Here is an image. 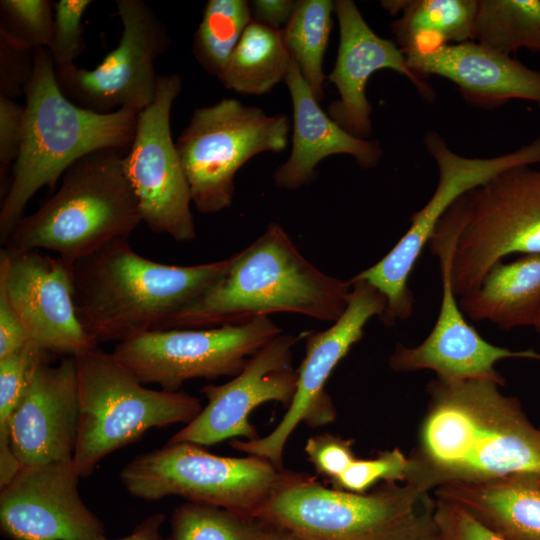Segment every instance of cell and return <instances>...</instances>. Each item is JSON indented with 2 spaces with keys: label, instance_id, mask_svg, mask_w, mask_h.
I'll return each mask as SVG.
<instances>
[{
  "label": "cell",
  "instance_id": "obj_43",
  "mask_svg": "<svg viewBox=\"0 0 540 540\" xmlns=\"http://www.w3.org/2000/svg\"><path fill=\"white\" fill-rule=\"evenodd\" d=\"M265 540H304V539L294 535L293 533L287 530L269 525V529L265 537Z\"/></svg>",
  "mask_w": 540,
  "mask_h": 540
},
{
  "label": "cell",
  "instance_id": "obj_28",
  "mask_svg": "<svg viewBox=\"0 0 540 540\" xmlns=\"http://www.w3.org/2000/svg\"><path fill=\"white\" fill-rule=\"evenodd\" d=\"M473 41L507 56L540 52V0H478Z\"/></svg>",
  "mask_w": 540,
  "mask_h": 540
},
{
  "label": "cell",
  "instance_id": "obj_45",
  "mask_svg": "<svg viewBox=\"0 0 540 540\" xmlns=\"http://www.w3.org/2000/svg\"><path fill=\"white\" fill-rule=\"evenodd\" d=\"M538 332H540V312L533 326Z\"/></svg>",
  "mask_w": 540,
  "mask_h": 540
},
{
  "label": "cell",
  "instance_id": "obj_26",
  "mask_svg": "<svg viewBox=\"0 0 540 540\" xmlns=\"http://www.w3.org/2000/svg\"><path fill=\"white\" fill-rule=\"evenodd\" d=\"M381 6L401 13L391 30L406 57L473 41L478 0H387Z\"/></svg>",
  "mask_w": 540,
  "mask_h": 540
},
{
  "label": "cell",
  "instance_id": "obj_8",
  "mask_svg": "<svg viewBox=\"0 0 540 540\" xmlns=\"http://www.w3.org/2000/svg\"><path fill=\"white\" fill-rule=\"evenodd\" d=\"M202 447L167 443L132 459L122 469L120 480L139 499L180 496L255 517L277 492L306 475L279 469L262 457H224Z\"/></svg>",
  "mask_w": 540,
  "mask_h": 540
},
{
  "label": "cell",
  "instance_id": "obj_18",
  "mask_svg": "<svg viewBox=\"0 0 540 540\" xmlns=\"http://www.w3.org/2000/svg\"><path fill=\"white\" fill-rule=\"evenodd\" d=\"M0 287L29 339L46 352L77 356L97 345L76 313L71 266L40 251H0Z\"/></svg>",
  "mask_w": 540,
  "mask_h": 540
},
{
  "label": "cell",
  "instance_id": "obj_14",
  "mask_svg": "<svg viewBox=\"0 0 540 540\" xmlns=\"http://www.w3.org/2000/svg\"><path fill=\"white\" fill-rule=\"evenodd\" d=\"M122 33L115 49L88 70L75 64L56 67L61 92L74 104L98 113L122 108L141 112L154 100L157 58L170 37L163 21L143 0H117Z\"/></svg>",
  "mask_w": 540,
  "mask_h": 540
},
{
  "label": "cell",
  "instance_id": "obj_23",
  "mask_svg": "<svg viewBox=\"0 0 540 540\" xmlns=\"http://www.w3.org/2000/svg\"><path fill=\"white\" fill-rule=\"evenodd\" d=\"M284 82L293 105V141L289 158L274 173L276 186L297 189L307 184L316 175L319 162L334 154L351 155L366 169L378 164L383 155L379 142L356 137L333 121L293 60Z\"/></svg>",
  "mask_w": 540,
  "mask_h": 540
},
{
  "label": "cell",
  "instance_id": "obj_34",
  "mask_svg": "<svg viewBox=\"0 0 540 540\" xmlns=\"http://www.w3.org/2000/svg\"><path fill=\"white\" fill-rule=\"evenodd\" d=\"M410 460L398 448L381 452L376 458L355 459L336 479L332 487L354 493H366L376 482L407 480Z\"/></svg>",
  "mask_w": 540,
  "mask_h": 540
},
{
  "label": "cell",
  "instance_id": "obj_38",
  "mask_svg": "<svg viewBox=\"0 0 540 540\" xmlns=\"http://www.w3.org/2000/svg\"><path fill=\"white\" fill-rule=\"evenodd\" d=\"M434 522L442 540H504L462 507L438 498Z\"/></svg>",
  "mask_w": 540,
  "mask_h": 540
},
{
  "label": "cell",
  "instance_id": "obj_13",
  "mask_svg": "<svg viewBox=\"0 0 540 540\" xmlns=\"http://www.w3.org/2000/svg\"><path fill=\"white\" fill-rule=\"evenodd\" d=\"M466 218V200L462 196L438 222L428 243L440 262L442 298L437 320L418 346L397 344L389 358V366L396 372L428 369L443 380L486 379L502 386L504 378L495 369L498 361L506 358L540 360V353L493 345L466 321L451 280L452 256Z\"/></svg>",
  "mask_w": 540,
  "mask_h": 540
},
{
  "label": "cell",
  "instance_id": "obj_1",
  "mask_svg": "<svg viewBox=\"0 0 540 540\" xmlns=\"http://www.w3.org/2000/svg\"><path fill=\"white\" fill-rule=\"evenodd\" d=\"M486 379L432 380L419 453L407 483L426 491L513 475L540 477V429Z\"/></svg>",
  "mask_w": 540,
  "mask_h": 540
},
{
  "label": "cell",
  "instance_id": "obj_20",
  "mask_svg": "<svg viewBox=\"0 0 540 540\" xmlns=\"http://www.w3.org/2000/svg\"><path fill=\"white\" fill-rule=\"evenodd\" d=\"M339 23V47L335 65L327 78L336 86L339 99L328 106L330 118L350 134L372 136V105L366 86L373 73L382 69L406 77L424 100L432 101L435 91L407 65L406 56L389 39L377 35L352 0L334 1Z\"/></svg>",
  "mask_w": 540,
  "mask_h": 540
},
{
  "label": "cell",
  "instance_id": "obj_21",
  "mask_svg": "<svg viewBox=\"0 0 540 540\" xmlns=\"http://www.w3.org/2000/svg\"><path fill=\"white\" fill-rule=\"evenodd\" d=\"M79 426L76 359L36 370L10 422V443L21 467L73 462Z\"/></svg>",
  "mask_w": 540,
  "mask_h": 540
},
{
  "label": "cell",
  "instance_id": "obj_29",
  "mask_svg": "<svg viewBox=\"0 0 540 540\" xmlns=\"http://www.w3.org/2000/svg\"><path fill=\"white\" fill-rule=\"evenodd\" d=\"M334 1L298 0L295 11L282 29L291 59L309 86L315 99L324 97L323 59L332 29Z\"/></svg>",
  "mask_w": 540,
  "mask_h": 540
},
{
  "label": "cell",
  "instance_id": "obj_33",
  "mask_svg": "<svg viewBox=\"0 0 540 540\" xmlns=\"http://www.w3.org/2000/svg\"><path fill=\"white\" fill-rule=\"evenodd\" d=\"M54 12L49 0H1L0 31L29 48H49Z\"/></svg>",
  "mask_w": 540,
  "mask_h": 540
},
{
  "label": "cell",
  "instance_id": "obj_31",
  "mask_svg": "<svg viewBox=\"0 0 540 540\" xmlns=\"http://www.w3.org/2000/svg\"><path fill=\"white\" fill-rule=\"evenodd\" d=\"M268 529L256 517L188 502L174 510L167 540H265Z\"/></svg>",
  "mask_w": 540,
  "mask_h": 540
},
{
  "label": "cell",
  "instance_id": "obj_22",
  "mask_svg": "<svg viewBox=\"0 0 540 540\" xmlns=\"http://www.w3.org/2000/svg\"><path fill=\"white\" fill-rule=\"evenodd\" d=\"M406 60L421 77L435 75L453 82L474 105L490 108L519 99L540 108V71L474 41L448 44Z\"/></svg>",
  "mask_w": 540,
  "mask_h": 540
},
{
  "label": "cell",
  "instance_id": "obj_24",
  "mask_svg": "<svg viewBox=\"0 0 540 540\" xmlns=\"http://www.w3.org/2000/svg\"><path fill=\"white\" fill-rule=\"evenodd\" d=\"M435 494L462 507L504 540H540L539 476L448 483L437 487Z\"/></svg>",
  "mask_w": 540,
  "mask_h": 540
},
{
  "label": "cell",
  "instance_id": "obj_10",
  "mask_svg": "<svg viewBox=\"0 0 540 540\" xmlns=\"http://www.w3.org/2000/svg\"><path fill=\"white\" fill-rule=\"evenodd\" d=\"M423 143L438 168L432 196L411 216L409 228L395 246L373 266L351 278L367 282L385 297L387 306L380 320L388 326L411 316L414 297L408 285L410 274L450 206L509 168L540 164V137L514 151L488 158L454 152L434 130L425 133Z\"/></svg>",
  "mask_w": 540,
  "mask_h": 540
},
{
  "label": "cell",
  "instance_id": "obj_27",
  "mask_svg": "<svg viewBox=\"0 0 540 540\" xmlns=\"http://www.w3.org/2000/svg\"><path fill=\"white\" fill-rule=\"evenodd\" d=\"M291 62L282 30L252 20L218 79L240 94L261 95L285 80Z\"/></svg>",
  "mask_w": 540,
  "mask_h": 540
},
{
  "label": "cell",
  "instance_id": "obj_4",
  "mask_svg": "<svg viewBox=\"0 0 540 540\" xmlns=\"http://www.w3.org/2000/svg\"><path fill=\"white\" fill-rule=\"evenodd\" d=\"M25 97L20 151L1 197L2 245L24 217L31 198L44 186L53 189L76 161L102 150L127 152L139 113L127 108L98 113L71 102L58 86L47 48L34 50V71Z\"/></svg>",
  "mask_w": 540,
  "mask_h": 540
},
{
  "label": "cell",
  "instance_id": "obj_42",
  "mask_svg": "<svg viewBox=\"0 0 540 540\" xmlns=\"http://www.w3.org/2000/svg\"><path fill=\"white\" fill-rule=\"evenodd\" d=\"M164 519L165 516L163 514H154L138 524L128 536L120 539L106 538L104 540H162L160 528Z\"/></svg>",
  "mask_w": 540,
  "mask_h": 540
},
{
  "label": "cell",
  "instance_id": "obj_5",
  "mask_svg": "<svg viewBox=\"0 0 540 540\" xmlns=\"http://www.w3.org/2000/svg\"><path fill=\"white\" fill-rule=\"evenodd\" d=\"M120 150L90 153L72 164L60 187L18 222L2 248L47 250L69 266L107 244L129 240L142 222Z\"/></svg>",
  "mask_w": 540,
  "mask_h": 540
},
{
  "label": "cell",
  "instance_id": "obj_36",
  "mask_svg": "<svg viewBox=\"0 0 540 540\" xmlns=\"http://www.w3.org/2000/svg\"><path fill=\"white\" fill-rule=\"evenodd\" d=\"M34 71V50L0 31V96L25 95Z\"/></svg>",
  "mask_w": 540,
  "mask_h": 540
},
{
  "label": "cell",
  "instance_id": "obj_35",
  "mask_svg": "<svg viewBox=\"0 0 540 540\" xmlns=\"http://www.w3.org/2000/svg\"><path fill=\"white\" fill-rule=\"evenodd\" d=\"M91 0H59L54 4L52 41L48 51L55 67L74 64L85 49L82 18Z\"/></svg>",
  "mask_w": 540,
  "mask_h": 540
},
{
  "label": "cell",
  "instance_id": "obj_37",
  "mask_svg": "<svg viewBox=\"0 0 540 540\" xmlns=\"http://www.w3.org/2000/svg\"><path fill=\"white\" fill-rule=\"evenodd\" d=\"M353 441L328 433L309 437L304 450L318 474L329 482L341 475L356 459Z\"/></svg>",
  "mask_w": 540,
  "mask_h": 540
},
{
  "label": "cell",
  "instance_id": "obj_32",
  "mask_svg": "<svg viewBox=\"0 0 540 540\" xmlns=\"http://www.w3.org/2000/svg\"><path fill=\"white\" fill-rule=\"evenodd\" d=\"M46 351L29 340L14 353L0 358V438L10 437L12 415L38 367L46 361Z\"/></svg>",
  "mask_w": 540,
  "mask_h": 540
},
{
  "label": "cell",
  "instance_id": "obj_19",
  "mask_svg": "<svg viewBox=\"0 0 540 540\" xmlns=\"http://www.w3.org/2000/svg\"><path fill=\"white\" fill-rule=\"evenodd\" d=\"M73 462L21 467L1 489L0 526L12 540H104L80 497Z\"/></svg>",
  "mask_w": 540,
  "mask_h": 540
},
{
  "label": "cell",
  "instance_id": "obj_2",
  "mask_svg": "<svg viewBox=\"0 0 540 540\" xmlns=\"http://www.w3.org/2000/svg\"><path fill=\"white\" fill-rule=\"evenodd\" d=\"M233 255L192 266L138 254L129 240L105 245L71 266L77 317L91 342H122L163 329L197 301L229 268Z\"/></svg>",
  "mask_w": 540,
  "mask_h": 540
},
{
  "label": "cell",
  "instance_id": "obj_9",
  "mask_svg": "<svg viewBox=\"0 0 540 540\" xmlns=\"http://www.w3.org/2000/svg\"><path fill=\"white\" fill-rule=\"evenodd\" d=\"M289 129L286 115H267L234 98L195 109L175 146L197 210L230 207L237 171L260 153L283 151Z\"/></svg>",
  "mask_w": 540,
  "mask_h": 540
},
{
  "label": "cell",
  "instance_id": "obj_30",
  "mask_svg": "<svg viewBox=\"0 0 540 540\" xmlns=\"http://www.w3.org/2000/svg\"><path fill=\"white\" fill-rule=\"evenodd\" d=\"M252 20L248 1H207L194 34L192 50L209 75L219 77Z\"/></svg>",
  "mask_w": 540,
  "mask_h": 540
},
{
  "label": "cell",
  "instance_id": "obj_3",
  "mask_svg": "<svg viewBox=\"0 0 540 540\" xmlns=\"http://www.w3.org/2000/svg\"><path fill=\"white\" fill-rule=\"evenodd\" d=\"M350 291L348 281L320 271L279 224L270 223L250 246L233 254L227 271L197 301L161 330L238 325L274 313L335 322Z\"/></svg>",
  "mask_w": 540,
  "mask_h": 540
},
{
  "label": "cell",
  "instance_id": "obj_16",
  "mask_svg": "<svg viewBox=\"0 0 540 540\" xmlns=\"http://www.w3.org/2000/svg\"><path fill=\"white\" fill-rule=\"evenodd\" d=\"M348 282L351 291L342 315L326 330L306 333L295 394L282 420L268 435L254 440L232 439L231 447L284 469L285 445L300 423L319 427L335 421L336 410L325 384L337 364L361 340L368 321L380 318L387 306L385 297L372 285L361 280Z\"/></svg>",
  "mask_w": 540,
  "mask_h": 540
},
{
  "label": "cell",
  "instance_id": "obj_39",
  "mask_svg": "<svg viewBox=\"0 0 540 540\" xmlns=\"http://www.w3.org/2000/svg\"><path fill=\"white\" fill-rule=\"evenodd\" d=\"M25 106L0 96V188L8 189V173L16 162L22 142Z\"/></svg>",
  "mask_w": 540,
  "mask_h": 540
},
{
  "label": "cell",
  "instance_id": "obj_11",
  "mask_svg": "<svg viewBox=\"0 0 540 540\" xmlns=\"http://www.w3.org/2000/svg\"><path fill=\"white\" fill-rule=\"evenodd\" d=\"M467 218L451 261L456 296L476 289L504 257L540 254V168H509L465 194Z\"/></svg>",
  "mask_w": 540,
  "mask_h": 540
},
{
  "label": "cell",
  "instance_id": "obj_25",
  "mask_svg": "<svg viewBox=\"0 0 540 540\" xmlns=\"http://www.w3.org/2000/svg\"><path fill=\"white\" fill-rule=\"evenodd\" d=\"M459 305L473 321L488 320L502 329L534 326L540 312V254L495 263Z\"/></svg>",
  "mask_w": 540,
  "mask_h": 540
},
{
  "label": "cell",
  "instance_id": "obj_17",
  "mask_svg": "<svg viewBox=\"0 0 540 540\" xmlns=\"http://www.w3.org/2000/svg\"><path fill=\"white\" fill-rule=\"evenodd\" d=\"M279 334L253 355L243 370L222 385H206L201 392L208 402L198 416L173 435L168 443L189 442L210 446L226 439L258 438L249 415L259 405L278 402L288 408L296 390L297 371L292 368L293 348L304 338Z\"/></svg>",
  "mask_w": 540,
  "mask_h": 540
},
{
  "label": "cell",
  "instance_id": "obj_6",
  "mask_svg": "<svg viewBox=\"0 0 540 540\" xmlns=\"http://www.w3.org/2000/svg\"><path fill=\"white\" fill-rule=\"evenodd\" d=\"M428 491L393 482L370 494L327 488L306 474L277 492L256 518L304 540H424L436 532Z\"/></svg>",
  "mask_w": 540,
  "mask_h": 540
},
{
  "label": "cell",
  "instance_id": "obj_40",
  "mask_svg": "<svg viewBox=\"0 0 540 540\" xmlns=\"http://www.w3.org/2000/svg\"><path fill=\"white\" fill-rule=\"evenodd\" d=\"M29 340L18 314L0 287V358L19 350Z\"/></svg>",
  "mask_w": 540,
  "mask_h": 540
},
{
  "label": "cell",
  "instance_id": "obj_44",
  "mask_svg": "<svg viewBox=\"0 0 540 540\" xmlns=\"http://www.w3.org/2000/svg\"><path fill=\"white\" fill-rule=\"evenodd\" d=\"M424 540H442L441 537L438 535L437 530L434 534L428 536Z\"/></svg>",
  "mask_w": 540,
  "mask_h": 540
},
{
  "label": "cell",
  "instance_id": "obj_12",
  "mask_svg": "<svg viewBox=\"0 0 540 540\" xmlns=\"http://www.w3.org/2000/svg\"><path fill=\"white\" fill-rule=\"evenodd\" d=\"M281 333L269 317L206 329L152 330L117 343L112 354L142 384L177 392L191 379L238 375Z\"/></svg>",
  "mask_w": 540,
  "mask_h": 540
},
{
  "label": "cell",
  "instance_id": "obj_15",
  "mask_svg": "<svg viewBox=\"0 0 540 540\" xmlns=\"http://www.w3.org/2000/svg\"><path fill=\"white\" fill-rule=\"evenodd\" d=\"M181 90L178 74L158 75L154 100L138 113L123 167L142 222L154 233L187 242L197 237L192 200L170 130L172 105Z\"/></svg>",
  "mask_w": 540,
  "mask_h": 540
},
{
  "label": "cell",
  "instance_id": "obj_41",
  "mask_svg": "<svg viewBox=\"0 0 540 540\" xmlns=\"http://www.w3.org/2000/svg\"><path fill=\"white\" fill-rule=\"evenodd\" d=\"M297 1L254 0L250 3L252 19L267 27L282 30L291 19Z\"/></svg>",
  "mask_w": 540,
  "mask_h": 540
},
{
  "label": "cell",
  "instance_id": "obj_7",
  "mask_svg": "<svg viewBox=\"0 0 540 540\" xmlns=\"http://www.w3.org/2000/svg\"><path fill=\"white\" fill-rule=\"evenodd\" d=\"M79 426L73 466L80 478L93 473L112 452L152 428L189 424L202 410L183 391L146 388L112 353L95 346L75 356Z\"/></svg>",
  "mask_w": 540,
  "mask_h": 540
}]
</instances>
